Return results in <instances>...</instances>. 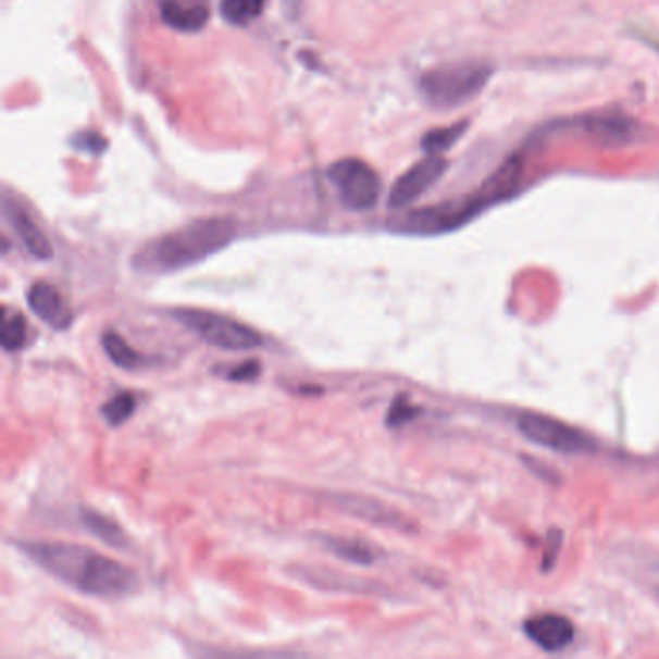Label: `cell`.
<instances>
[{"mask_svg": "<svg viewBox=\"0 0 659 659\" xmlns=\"http://www.w3.org/2000/svg\"><path fill=\"white\" fill-rule=\"evenodd\" d=\"M16 547L45 573L91 598H126L139 588L130 567L89 547L69 542H17Z\"/></svg>", "mask_w": 659, "mask_h": 659, "instance_id": "1", "label": "cell"}, {"mask_svg": "<svg viewBox=\"0 0 659 659\" xmlns=\"http://www.w3.org/2000/svg\"><path fill=\"white\" fill-rule=\"evenodd\" d=\"M522 163L519 157H511L505 165L499 166L480 190L459 198L443 201L439 206L416 209L402 217L390 221L389 228L399 235L432 236L451 233L455 228L467 225L477 217L489 206L511 198L521 184Z\"/></svg>", "mask_w": 659, "mask_h": 659, "instance_id": "2", "label": "cell"}, {"mask_svg": "<svg viewBox=\"0 0 659 659\" xmlns=\"http://www.w3.org/2000/svg\"><path fill=\"white\" fill-rule=\"evenodd\" d=\"M236 238L235 221L198 219L144 246L134 256V268L144 273H176L221 252Z\"/></svg>", "mask_w": 659, "mask_h": 659, "instance_id": "3", "label": "cell"}, {"mask_svg": "<svg viewBox=\"0 0 659 659\" xmlns=\"http://www.w3.org/2000/svg\"><path fill=\"white\" fill-rule=\"evenodd\" d=\"M494 76L487 62H455L427 70L420 78L425 101L439 111L457 109L476 99Z\"/></svg>", "mask_w": 659, "mask_h": 659, "instance_id": "4", "label": "cell"}, {"mask_svg": "<svg viewBox=\"0 0 659 659\" xmlns=\"http://www.w3.org/2000/svg\"><path fill=\"white\" fill-rule=\"evenodd\" d=\"M169 315L174 322L196 333L201 340L221 350L244 352L263 345L261 333L246 323L226 318L223 313L198 310V308H174Z\"/></svg>", "mask_w": 659, "mask_h": 659, "instance_id": "5", "label": "cell"}, {"mask_svg": "<svg viewBox=\"0 0 659 659\" xmlns=\"http://www.w3.org/2000/svg\"><path fill=\"white\" fill-rule=\"evenodd\" d=\"M330 181L337 188L343 206L352 211L375 208L382 196V181L372 166L360 159H340L331 165Z\"/></svg>", "mask_w": 659, "mask_h": 659, "instance_id": "6", "label": "cell"}, {"mask_svg": "<svg viewBox=\"0 0 659 659\" xmlns=\"http://www.w3.org/2000/svg\"><path fill=\"white\" fill-rule=\"evenodd\" d=\"M519 430L529 437L530 442L538 443L542 447L557 452L579 455V452L594 451V442L588 435L574 430L573 425L559 422L556 418L526 412L519 418Z\"/></svg>", "mask_w": 659, "mask_h": 659, "instance_id": "7", "label": "cell"}, {"mask_svg": "<svg viewBox=\"0 0 659 659\" xmlns=\"http://www.w3.org/2000/svg\"><path fill=\"white\" fill-rule=\"evenodd\" d=\"M323 501H327L331 507L345 512L348 517H355V519L370 522L382 529L400 530V532L410 530V521L402 512L373 499V497L355 494H325Z\"/></svg>", "mask_w": 659, "mask_h": 659, "instance_id": "8", "label": "cell"}, {"mask_svg": "<svg viewBox=\"0 0 659 659\" xmlns=\"http://www.w3.org/2000/svg\"><path fill=\"white\" fill-rule=\"evenodd\" d=\"M449 163L442 156H427L416 165L410 166L407 173L400 176L397 183L393 184L389 191V208L402 209L414 203L418 198H422L425 191L430 190L445 171Z\"/></svg>", "mask_w": 659, "mask_h": 659, "instance_id": "9", "label": "cell"}, {"mask_svg": "<svg viewBox=\"0 0 659 659\" xmlns=\"http://www.w3.org/2000/svg\"><path fill=\"white\" fill-rule=\"evenodd\" d=\"M26 300L29 310L41 322L51 325L52 330H69L70 325L74 323L72 308L66 304V300L62 298L61 293L49 283H43V281L34 283L27 290Z\"/></svg>", "mask_w": 659, "mask_h": 659, "instance_id": "10", "label": "cell"}, {"mask_svg": "<svg viewBox=\"0 0 659 659\" xmlns=\"http://www.w3.org/2000/svg\"><path fill=\"white\" fill-rule=\"evenodd\" d=\"M582 130L604 146H626L641 136V124L625 114H590L582 119Z\"/></svg>", "mask_w": 659, "mask_h": 659, "instance_id": "11", "label": "cell"}, {"mask_svg": "<svg viewBox=\"0 0 659 659\" xmlns=\"http://www.w3.org/2000/svg\"><path fill=\"white\" fill-rule=\"evenodd\" d=\"M532 643L538 644L539 648L547 651H559L573 643L574 625L563 616L546 613V616L534 617L524 625Z\"/></svg>", "mask_w": 659, "mask_h": 659, "instance_id": "12", "label": "cell"}, {"mask_svg": "<svg viewBox=\"0 0 659 659\" xmlns=\"http://www.w3.org/2000/svg\"><path fill=\"white\" fill-rule=\"evenodd\" d=\"M211 16L209 0H163L161 17L166 26L184 34H196L208 26Z\"/></svg>", "mask_w": 659, "mask_h": 659, "instance_id": "13", "label": "cell"}, {"mask_svg": "<svg viewBox=\"0 0 659 659\" xmlns=\"http://www.w3.org/2000/svg\"><path fill=\"white\" fill-rule=\"evenodd\" d=\"M7 215H9L10 223L16 231L17 238L26 246L27 252L32 253L37 260H51L54 250H52L49 236L41 231V226L37 225L34 219L29 217L26 211H22V209L9 208L7 209Z\"/></svg>", "mask_w": 659, "mask_h": 659, "instance_id": "14", "label": "cell"}, {"mask_svg": "<svg viewBox=\"0 0 659 659\" xmlns=\"http://www.w3.org/2000/svg\"><path fill=\"white\" fill-rule=\"evenodd\" d=\"M79 521L86 526L87 532H91L97 539H101L103 544L114 549H128L130 539L126 536V532L111 521L109 517H104L96 509H82L79 511Z\"/></svg>", "mask_w": 659, "mask_h": 659, "instance_id": "15", "label": "cell"}, {"mask_svg": "<svg viewBox=\"0 0 659 659\" xmlns=\"http://www.w3.org/2000/svg\"><path fill=\"white\" fill-rule=\"evenodd\" d=\"M101 345H103L107 358L122 370H138L146 364V358L139 355L136 348L130 347L128 340L121 337L114 330L104 331L101 335Z\"/></svg>", "mask_w": 659, "mask_h": 659, "instance_id": "16", "label": "cell"}, {"mask_svg": "<svg viewBox=\"0 0 659 659\" xmlns=\"http://www.w3.org/2000/svg\"><path fill=\"white\" fill-rule=\"evenodd\" d=\"M29 340L26 318L12 310L9 306L2 308V327H0V345L7 352H17L26 347Z\"/></svg>", "mask_w": 659, "mask_h": 659, "instance_id": "17", "label": "cell"}, {"mask_svg": "<svg viewBox=\"0 0 659 659\" xmlns=\"http://www.w3.org/2000/svg\"><path fill=\"white\" fill-rule=\"evenodd\" d=\"M322 544L330 554L355 564H372L375 554L372 547L365 546L360 539L335 538V536H323Z\"/></svg>", "mask_w": 659, "mask_h": 659, "instance_id": "18", "label": "cell"}, {"mask_svg": "<svg viewBox=\"0 0 659 659\" xmlns=\"http://www.w3.org/2000/svg\"><path fill=\"white\" fill-rule=\"evenodd\" d=\"M467 130H469V121H460L445 128H435L422 138V149L427 156H442L443 151L451 149Z\"/></svg>", "mask_w": 659, "mask_h": 659, "instance_id": "19", "label": "cell"}, {"mask_svg": "<svg viewBox=\"0 0 659 659\" xmlns=\"http://www.w3.org/2000/svg\"><path fill=\"white\" fill-rule=\"evenodd\" d=\"M265 0H223L221 16L233 26H248L261 16Z\"/></svg>", "mask_w": 659, "mask_h": 659, "instance_id": "20", "label": "cell"}, {"mask_svg": "<svg viewBox=\"0 0 659 659\" xmlns=\"http://www.w3.org/2000/svg\"><path fill=\"white\" fill-rule=\"evenodd\" d=\"M136 407H138V400L134 397V393L122 390V393H116L113 399L104 402L101 407V416L111 427H119L126 420H130L132 414L136 412Z\"/></svg>", "mask_w": 659, "mask_h": 659, "instance_id": "21", "label": "cell"}, {"mask_svg": "<svg viewBox=\"0 0 659 659\" xmlns=\"http://www.w3.org/2000/svg\"><path fill=\"white\" fill-rule=\"evenodd\" d=\"M416 414L418 408L412 407L408 402L407 397H399V399L390 405L389 414L385 418V424L389 425V427H397V425L407 424L408 420H412Z\"/></svg>", "mask_w": 659, "mask_h": 659, "instance_id": "22", "label": "cell"}, {"mask_svg": "<svg viewBox=\"0 0 659 659\" xmlns=\"http://www.w3.org/2000/svg\"><path fill=\"white\" fill-rule=\"evenodd\" d=\"M72 144H74V148L87 151L89 156H101L107 148V139L99 136L97 132H82Z\"/></svg>", "mask_w": 659, "mask_h": 659, "instance_id": "23", "label": "cell"}, {"mask_svg": "<svg viewBox=\"0 0 659 659\" xmlns=\"http://www.w3.org/2000/svg\"><path fill=\"white\" fill-rule=\"evenodd\" d=\"M261 373V365L258 360H250V362H244V364L236 365L231 372L226 373V380L228 382H253L258 380Z\"/></svg>", "mask_w": 659, "mask_h": 659, "instance_id": "24", "label": "cell"}, {"mask_svg": "<svg viewBox=\"0 0 659 659\" xmlns=\"http://www.w3.org/2000/svg\"><path fill=\"white\" fill-rule=\"evenodd\" d=\"M641 39H644L646 43L650 45L654 51L659 52V37L658 35H641Z\"/></svg>", "mask_w": 659, "mask_h": 659, "instance_id": "25", "label": "cell"}]
</instances>
